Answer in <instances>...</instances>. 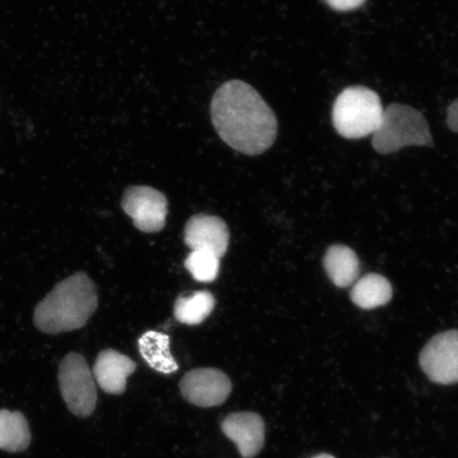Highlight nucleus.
Returning a JSON list of instances; mask_svg holds the SVG:
<instances>
[{"label":"nucleus","instance_id":"39448f33","mask_svg":"<svg viewBox=\"0 0 458 458\" xmlns=\"http://www.w3.org/2000/svg\"><path fill=\"white\" fill-rule=\"evenodd\" d=\"M57 379L62 397L73 415L84 418L94 413L98 394L93 372L82 354H66L60 363Z\"/></svg>","mask_w":458,"mask_h":458},{"label":"nucleus","instance_id":"6e6552de","mask_svg":"<svg viewBox=\"0 0 458 458\" xmlns=\"http://www.w3.org/2000/svg\"><path fill=\"white\" fill-rule=\"evenodd\" d=\"M233 385L225 372L216 369L188 371L180 382V391L187 403L199 408H214L225 403Z\"/></svg>","mask_w":458,"mask_h":458},{"label":"nucleus","instance_id":"0eeeda50","mask_svg":"<svg viewBox=\"0 0 458 458\" xmlns=\"http://www.w3.org/2000/svg\"><path fill=\"white\" fill-rule=\"evenodd\" d=\"M420 366L428 379L438 385L458 382V330L435 335L422 349Z\"/></svg>","mask_w":458,"mask_h":458},{"label":"nucleus","instance_id":"2eb2a0df","mask_svg":"<svg viewBox=\"0 0 458 458\" xmlns=\"http://www.w3.org/2000/svg\"><path fill=\"white\" fill-rule=\"evenodd\" d=\"M31 443L28 421L20 411L0 410V450L21 452Z\"/></svg>","mask_w":458,"mask_h":458},{"label":"nucleus","instance_id":"dca6fc26","mask_svg":"<svg viewBox=\"0 0 458 458\" xmlns=\"http://www.w3.org/2000/svg\"><path fill=\"white\" fill-rule=\"evenodd\" d=\"M216 300L208 291H198L196 293L181 296L174 305V317L180 323L188 326L202 324L213 313Z\"/></svg>","mask_w":458,"mask_h":458},{"label":"nucleus","instance_id":"4468645a","mask_svg":"<svg viewBox=\"0 0 458 458\" xmlns=\"http://www.w3.org/2000/svg\"><path fill=\"white\" fill-rule=\"evenodd\" d=\"M392 295V284L379 274H368L357 280L351 294L354 305L364 310L386 305Z\"/></svg>","mask_w":458,"mask_h":458},{"label":"nucleus","instance_id":"ddd939ff","mask_svg":"<svg viewBox=\"0 0 458 458\" xmlns=\"http://www.w3.org/2000/svg\"><path fill=\"white\" fill-rule=\"evenodd\" d=\"M140 352L143 360L154 370L164 375H171L179 370L170 352V337L157 331H147L139 341Z\"/></svg>","mask_w":458,"mask_h":458},{"label":"nucleus","instance_id":"f3484780","mask_svg":"<svg viewBox=\"0 0 458 458\" xmlns=\"http://www.w3.org/2000/svg\"><path fill=\"white\" fill-rule=\"evenodd\" d=\"M185 267L199 283H213L220 272V258L209 251L192 250L185 260Z\"/></svg>","mask_w":458,"mask_h":458},{"label":"nucleus","instance_id":"1a4fd4ad","mask_svg":"<svg viewBox=\"0 0 458 458\" xmlns=\"http://www.w3.org/2000/svg\"><path fill=\"white\" fill-rule=\"evenodd\" d=\"M222 432L236 445L240 455L253 458L265 445L266 425L262 417L253 411L229 414L221 423Z\"/></svg>","mask_w":458,"mask_h":458},{"label":"nucleus","instance_id":"a211bd4d","mask_svg":"<svg viewBox=\"0 0 458 458\" xmlns=\"http://www.w3.org/2000/svg\"><path fill=\"white\" fill-rule=\"evenodd\" d=\"M330 8L340 11V13H347V11L356 10L366 3V0H324Z\"/></svg>","mask_w":458,"mask_h":458},{"label":"nucleus","instance_id":"f8f14e48","mask_svg":"<svg viewBox=\"0 0 458 458\" xmlns=\"http://www.w3.org/2000/svg\"><path fill=\"white\" fill-rule=\"evenodd\" d=\"M324 267L331 282L347 288L357 282L360 262L356 253L345 245H332L326 251Z\"/></svg>","mask_w":458,"mask_h":458},{"label":"nucleus","instance_id":"7ed1b4c3","mask_svg":"<svg viewBox=\"0 0 458 458\" xmlns=\"http://www.w3.org/2000/svg\"><path fill=\"white\" fill-rule=\"evenodd\" d=\"M380 97L364 86H352L337 96L332 110V123L344 139L360 140L374 135L381 123Z\"/></svg>","mask_w":458,"mask_h":458},{"label":"nucleus","instance_id":"aec40b11","mask_svg":"<svg viewBox=\"0 0 458 458\" xmlns=\"http://www.w3.org/2000/svg\"><path fill=\"white\" fill-rule=\"evenodd\" d=\"M313 458H335V457L332 455H329V454H319L318 456H314Z\"/></svg>","mask_w":458,"mask_h":458},{"label":"nucleus","instance_id":"9d476101","mask_svg":"<svg viewBox=\"0 0 458 458\" xmlns=\"http://www.w3.org/2000/svg\"><path fill=\"white\" fill-rule=\"evenodd\" d=\"M184 242L192 250H205L219 257L226 254L229 231L219 216L199 214L188 220Z\"/></svg>","mask_w":458,"mask_h":458},{"label":"nucleus","instance_id":"6ab92c4d","mask_svg":"<svg viewBox=\"0 0 458 458\" xmlns=\"http://www.w3.org/2000/svg\"><path fill=\"white\" fill-rule=\"evenodd\" d=\"M446 123L451 131L458 133V100L452 103L446 114Z\"/></svg>","mask_w":458,"mask_h":458},{"label":"nucleus","instance_id":"423d86ee","mask_svg":"<svg viewBox=\"0 0 458 458\" xmlns=\"http://www.w3.org/2000/svg\"><path fill=\"white\" fill-rule=\"evenodd\" d=\"M122 208L137 229L154 233L162 231L168 215V199L148 186H131L124 191Z\"/></svg>","mask_w":458,"mask_h":458},{"label":"nucleus","instance_id":"f03ea898","mask_svg":"<svg viewBox=\"0 0 458 458\" xmlns=\"http://www.w3.org/2000/svg\"><path fill=\"white\" fill-rule=\"evenodd\" d=\"M98 308L93 280L77 272L62 280L34 309L33 322L46 335L81 329Z\"/></svg>","mask_w":458,"mask_h":458},{"label":"nucleus","instance_id":"f257e3e1","mask_svg":"<svg viewBox=\"0 0 458 458\" xmlns=\"http://www.w3.org/2000/svg\"><path fill=\"white\" fill-rule=\"evenodd\" d=\"M211 120L227 145L246 156H259L276 140V114L258 91L240 80H232L216 90Z\"/></svg>","mask_w":458,"mask_h":458},{"label":"nucleus","instance_id":"9b49d317","mask_svg":"<svg viewBox=\"0 0 458 458\" xmlns=\"http://www.w3.org/2000/svg\"><path fill=\"white\" fill-rule=\"evenodd\" d=\"M137 365L133 360L114 349H106L97 357L94 377L103 392L122 394L127 387L128 377L134 374Z\"/></svg>","mask_w":458,"mask_h":458},{"label":"nucleus","instance_id":"20e7f679","mask_svg":"<svg viewBox=\"0 0 458 458\" xmlns=\"http://www.w3.org/2000/svg\"><path fill=\"white\" fill-rule=\"evenodd\" d=\"M411 146H433L427 120L414 107L393 103L383 112L379 128L372 135V147L377 152L389 154Z\"/></svg>","mask_w":458,"mask_h":458}]
</instances>
